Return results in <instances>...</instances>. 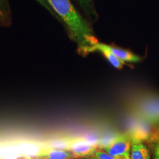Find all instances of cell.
Returning a JSON list of instances; mask_svg holds the SVG:
<instances>
[{"label": "cell", "mask_w": 159, "mask_h": 159, "mask_svg": "<svg viewBox=\"0 0 159 159\" xmlns=\"http://www.w3.org/2000/svg\"><path fill=\"white\" fill-rule=\"evenodd\" d=\"M139 111L148 123L159 127V96L144 97L139 105Z\"/></svg>", "instance_id": "3"}, {"label": "cell", "mask_w": 159, "mask_h": 159, "mask_svg": "<svg viewBox=\"0 0 159 159\" xmlns=\"http://www.w3.org/2000/svg\"><path fill=\"white\" fill-rule=\"evenodd\" d=\"M102 44L106 49L111 51L115 56L117 57L123 63H138L142 60L141 57L130 51L104 43H102Z\"/></svg>", "instance_id": "5"}, {"label": "cell", "mask_w": 159, "mask_h": 159, "mask_svg": "<svg viewBox=\"0 0 159 159\" xmlns=\"http://www.w3.org/2000/svg\"><path fill=\"white\" fill-rule=\"evenodd\" d=\"M43 159H74L77 158L71 150L52 149L38 154Z\"/></svg>", "instance_id": "9"}, {"label": "cell", "mask_w": 159, "mask_h": 159, "mask_svg": "<svg viewBox=\"0 0 159 159\" xmlns=\"http://www.w3.org/2000/svg\"><path fill=\"white\" fill-rule=\"evenodd\" d=\"M16 159H29V157H20Z\"/></svg>", "instance_id": "17"}, {"label": "cell", "mask_w": 159, "mask_h": 159, "mask_svg": "<svg viewBox=\"0 0 159 159\" xmlns=\"http://www.w3.org/2000/svg\"><path fill=\"white\" fill-rule=\"evenodd\" d=\"M77 157L90 158L94 153L96 148L90 144L85 142L74 143L70 149Z\"/></svg>", "instance_id": "7"}, {"label": "cell", "mask_w": 159, "mask_h": 159, "mask_svg": "<svg viewBox=\"0 0 159 159\" xmlns=\"http://www.w3.org/2000/svg\"><path fill=\"white\" fill-rule=\"evenodd\" d=\"M98 51L102 54V55L106 58V59L108 61L109 63L114 67V68H121L123 66L124 63L120 60L119 59L115 56L113 54L109 51L107 49H106L102 43L97 42L95 43L94 45L91 46V47L89 50V54L93 52Z\"/></svg>", "instance_id": "6"}, {"label": "cell", "mask_w": 159, "mask_h": 159, "mask_svg": "<svg viewBox=\"0 0 159 159\" xmlns=\"http://www.w3.org/2000/svg\"><path fill=\"white\" fill-rule=\"evenodd\" d=\"M29 159H43L41 157H40L39 155H37L34 157H29Z\"/></svg>", "instance_id": "15"}, {"label": "cell", "mask_w": 159, "mask_h": 159, "mask_svg": "<svg viewBox=\"0 0 159 159\" xmlns=\"http://www.w3.org/2000/svg\"><path fill=\"white\" fill-rule=\"evenodd\" d=\"M46 1L76 44L80 54H88L89 48L98 42L90 23L81 15L70 0Z\"/></svg>", "instance_id": "1"}, {"label": "cell", "mask_w": 159, "mask_h": 159, "mask_svg": "<svg viewBox=\"0 0 159 159\" xmlns=\"http://www.w3.org/2000/svg\"><path fill=\"white\" fill-rule=\"evenodd\" d=\"M0 8L4 12L9 11L10 7L7 0H0Z\"/></svg>", "instance_id": "13"}, {"label": "cell", "mask_w": 159, "mask_h": 159, "mask_svg": "<svg viewBox=\"0 0 159 159\" xmlns=\"http://www.w3.org/2000/svg\"><path fill=\"white\" fill-rule=\"evenodd\" d=\"M131 159H152L148 146L137 137H132L130 152Z\"/></svg>", "instance_id": "4"}, {"label": "cell", "mask_w": 159, "mask_h": 159, "mask_svg": "<svg viewBox=\"0 0 159 159\" xmlns=\"http://www.w3.org/2000/svg\"><path fill=\"white\" fill-rule=\"evenodd\" d=\"M131 139L128 134H121L103 146L102 149L118 159H131Z\"/></svg>", "instance_id": "2"}, {"label": "cell", "mask_w": 159, "mask_h": 159, "mask_svg": "<svg viewBox=\"0 0 159 159\" xmlns=\"http://www.w3.org/2000/svg\"><path fill=\"white\" fill-rule=\"evenodd\" d=\"M6 18L5 12L0 8V21H4L6 20Z\"/></svg>", "instance_id": "14"}, {"label": "cell", "mask_w": 159, "mask_h": 159, "mask_svg": "<svg viewBox=\"0 0 159 159\" xmlns=\"http://www.w3.org/2000/svg\"><path fill=\"white\" fill-rule=\"evenodd\" d=\"M153 159H159V137L150 143Z\"/></svg>", "instance_id": "11"}, {"label": "cell", "mask_w": 159, "mask_h": 159, "mask_svg": "<svg viewBox=\"0 0 159 159\" xmlns=\"http://www.w3.org/2000/svg\"><path fill=\"white\" fill-rule=\"evenodd\" d=\"M84 14L85 18L90 23L98 18L94 0H74Z\"/></svg>", "instance_id": "8"}, {"label": "cell", "mask_w": 159, "mask_h": 159, "mask_svg": "<svg viewBox=\"0 0 159 159\" xmlns=\"http://www.w3.org/2000/svg\"><path fill=\"white\" fill-rule=\"evenodd\" d=\"M74 159H89V158H84V157H77Z\"/></svg>", "instance_id": "16"}, {"label": "cell", "mask_w": 159, "mask_h": 159, "mask_svg": "<svg viewBox=\"0 0 159 159\" xmlns=\"http://www.w3.org/2000/svg\"><path fill=\"white\" fill-rule=\"evenodd\" d=\"M35 1H36L37 2H39L41 6H42L43 7H44L48 11L50 12L54 17H55L57 18L56 14H54V12L52 10L51 7L48 5V4L46 0H35Z\"/></svg>", "instance_id": "12"}, {"label": "cell", "mask_w": 159, "mask_h": 159, "mask_svg": "<svg viewBox=\"0 0 159 159\" xmlns=\"http://www.w3.org/2000/svg\"><path fill=\"white\" fill-rule=\"evenodd\" d=\"M91 159H119L113 156L108 154L102 149L101 150H96L93 156L91 157Z\"/></svg>", "instance_id": "10"}]
</instances>
